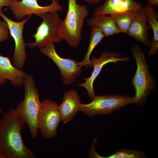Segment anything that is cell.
I'll return each instance as SVG.
<instances>
[{
	"label": "cell",
	"mask_w": 158,
	"mask_h": 158,
	"mask_svg": "<svg viewBox=\"0 0 158 158\" xmlns=\"http://www.w3.org/2000/svg\"><path fill=\"white\" fill-rule=\"evenodd\" d=\"M25 123L16 109L10 108L0 119V155L2 158H36L24 144L21 131Z\"/></svg>",
	"instance_id": "cell-1"
},
{
	"label": "cell",
	"mask_w": 158,
	"mask_h": 158,
	"mask_svg": "<svg viewBox=\"0 0 158 158\" xmlns=\"http://www.w3.org/2000/svg\"><path fill=\"white\" fill-rule=\"evenodd\" d=\"M76 1L68 0L66 16L59 26L61 37L73 48H76L81 41L84 22L89 13L87 7L77 4Z\"/></svg>",
	"instance_id": "cell-2"
},
{
	"label": "cell",
	"mask_w": 158,
	"mask_h": 158,
	"mask_svg": "<svg viewBox=\"0 0 158 158\" xmlns=\"http://www.w3.org/2000/svg\"><path fill=\"white\" fill-rule=\"evenodd\" d=\"M23 86L24 98L18 104L16 109L27 124L31 137L35 138L37 136V117L41 104L39 93L31 75H26Z\"/></svg>",
	"instance_id": "cell-3"
},
{
	"label": "cell",
	"mask_w": 158,
	"mask_h": 158,
	"mask_svg": "<svg viewBox=\"0 0 158 158\" xmlns=\"http://www.w3.org/2000/svg\"><path fill=\"white\" fill-rule=\"evenodd\" d=\"M131 51L137 66L132 80V83L135 90V103L142 106L148 96L155 89L156 83L149 71V65L139 45L134 46Z\"/></svg>",
	"instance_id": "cell-4"
},
{
	"label": "cell",
	"mask_w": 158,
	"mask_h": 158,
	"mask_svg": "<svg viewBox=\"0 0 158 158\" xmlns=\"http://www.w3.org/2000/svg\"><path fill=\"white\" fill-rule=\"evenodd\" d=\"M88 104H81L79 111L89 117L100 114L108 115L123 107L135 103L134 96L120 95H96Z\"/></svg>",
	"instance_id": "cell-5"
},
{
	"label": "cell",
	"mask_w": 158,
	"mask_h": 158,
	"mask_svg": "<svg viewBox=\"0 0 158 158\" xmlns=\"http://www.w3.org/2000/svg\"><path fill=\"white\" fill-rule=\"evenodd\" d=\"M38 16L42 18L43 21L32 36L35 42L26 43V46L31 48L38 47L40 48L63 40L59 32V26L61 20L57 12H47Z\"/></svg>",
	"instance_id": "cell-6"
},
{
	"label": "cell",
	"mask_w": 158,
	"mask_h": 158,
	"mask_svg": "<svg viewBox=\"0 0 158 158\" xmlns=\"http://www.w3.org/2000/svg\"><path fill=\"white\" fill-rule=\"evenodd\" d=\"M60 121L57 104L49 99L41 102L38 115L37 126L44 138L51 139L56 135Z\"/></svg>",
	"instance_id": "cell-7"
},
{
	"label": "cell",
	"mask_w": 158,
	"mask_h": 158,
	"mask_svg": "<svg viewBox=\"0 0 158 158\" xmlns=\"http://www.w3.org/2000/svg\"><path fill=\"white\" fill-rule=\"evenodd\" d=\"M40 49L42 54L51 59L59 67L64 85L74 83L81 74L82 67L79 65V62L60 56L56 52L54 44L40 48Z\"/></svg>",
	"instance_id": "cell-8"
},
{
	"label": "cell",
	"mask_w": 158,
	"mask_h": 158,
	"mask_svg": "<svg viewBox=\"0 0 158 158\" xmlns=\"http://www.w3.org/2000/svg\"><path fill=\"white\" fill-rule=\"evenodd\" d=\"M31 15L20 22L14 21L10 19L0 10V16L7 23L9 34L13 39L15 47L13 58V65L17 68L22 69L27 58L25 43L23 37V29L26 23Z\"/></svg>",
	"instance_id": "cell-9"
},
{
	"label": "cell",
	"mask_w": 158,
	"mask_h": 158,
	"mask_svg": "<svg viewBox=\"0 0 158 158\" xmlns=\"http://www.w3.org/2000/svg\"><path fill=\"white\" fill-rule=\"evenodd\" d=\"M9 7L15 18L18 20L30 15L39 16L47 12L61 11L63 9L59 0H52L50 4L46 6L39 5L38 0H11Z\"/></svg>",
	"instance_id": "cell-10"
},
{
	"label": "cell",
	"mask_w": 158,
	"mask_h": 158,
	"mask_svg": "<svg viewBox=\"0 0 158 158\" xmlns=\"http://www.w3.org/2000/svg\"><path fill=\"white\" fill-rule=\"evenodd\" d=\"M130 59V57H122L120 54L114 51H103L98 58L92 56L90 59V61L91 67L93 66L94 69L90 76L87 78H84L85 81L84 83L76 85L85 88L90 98L92 99L96 95L93 87L94 82L100 73L103 67L109 63L127 62Z\"/></svg>",
	"instance_id": "cell-11"
},
{
	"label": "cell",
	"mask_w": 158,
	"mask_h": 158,
	"mask_svg": "<svg viewBox=\"0 0 158 158\" xmlns=\"http://www.w3.org/2000/svg\"><path fill=\"white\" fill-rule=\"evenodd\" d=\"M141 4L134 0H106L102 5L96 7L93 16L111 15L132 10H141Z\"/></svg>",
	"instance_id": "cell-12"
},
{
	"label": "cell",
	"mask_w": 158,
	"mask_h": 158,
	"mask_svg": "<svg viewBox=\"0 0 158 158\" xmlns=\"http://www.w3.org/2000/svg\"><path fill=\"white\" fill-rule=\"evenodd\" d=\"M81 104L80 96L76 90L66 91L62 103L58 105L61 121L66 124L71 120L79 111Z\"/></svg>",
	"instance_id": "cell-13"
},
{
	"label": "cell",
	"mask_w": 158,
	"mask_h": 158,
	"mask_svg": "<svg viewBox=\"0 0 158 158\" xmlns=\"http://www.w3.org/2000/svg\"><path fill=\"white\" fill-rule=\"evenodd\" d=\"M27 75L25 71L12 64L8 57L0 54V86L7 80L14 86H22Z\"/></svg>",
	"instance_id": "cell-14"
},
{
	"label": "cell",
	"mask_w": 158,
	"mask_h": 158,
	"mask_svg": "<svg viewBox=\"0 0 158 158\" xmlns=\"http://www.w3.org/2000/svg\"><path fill=\"white\" fill-rule=\"evenodd\" d=\"M147 22V16L143 7L130 25L127 34L135 40L150 48L151 41L149 38Z\"/></svg>",
	"instance_id": "cell-15"
},
{
	"label": "cell",
	"mask_w": 158,
	"mask_h": 158,
	"mask_svg": "<svg viewBox=\"0 0 158 158\" xmlns=\"http://www.w3.org/2000/svg\"><path fill=\"white\" fill-rule=\"evenodd\" d=\"M87 25L90 27L99 28L104 33L105 37L121 32L116 23L110 17L103 15L91 17L87 21Z\"/></svg>",
	"instance_id": "cell-16"
},
{
	"label": "cell",
	"mask_w": 158,
	"mask_h": 158,
	"mask_svg": "<svg viewBox=\"0 0 158 158\" xmlns=\"http://www.w3.org/2000/svg\"><path fill=\"white\" fill-rule=\"evenodd\" d=\"M144 8L148 23V29L153 31V37L148 53V56H151L157 54L158 49V17L152 7L149 4H147Z\"/></svg>",
	"instance_id": "cell-17"
},
{
	"label": "cell",
	"mask_w": 158,
	"mask_h": 158,
	"mask_svg": "<svg viewBox=\"0 0 158 158\" xmlns=\"http://www.w3.org/2000/svg\"><path fill=\"white\" fill-rule=\"evenodd\" d=\"M140 11L130 10L110 15L121 32L127 33L128 29Z\"/></svg>",
	"instance_id": "cell-18"
},
{
	"label": "cell",
	"mask_w": 158,
	"mask_h": 158,
	"mask_svg": "<svg viewBox=\"0 0 158 158\" xmlns=\"http://www.w3.org/2000/svg\"><path fill=\"white\" fill-rule=\"evenodd\" d=\"M105 37L102 31L96 27H91L90 37L88 49L83 60L79 62L80 66L85 68L91 67L90 64V56L95 47L103 40Z\"/></svg>",
	"instance_id": "cell-19"
},
{
	"label": "cell",
	"mask_w": 158,
	"mask_h": 158,
	"mask_svg": "<svg viewBox=\"0 0 158 158\" xmlns=\"http://www.w3.org/2000/svg\"><path fill=\"white\" fill-rule=\"evenodd\" d=\"M146 157V154L141 150L123 149L111 155L102 158H143Z\"/></svg>",
	"instance_id": "cell-20"
},
{
	"label": "cell",
	"mask_w": 158,
	"mask_h": 158,
	"mask_svg": "<svg viewBox=\"0 0 158 158\" xmlns=\"http://www.w3.org/2000/svg\"><path fill=\"white\" fill-rule=\"evenodd\" d=\"M9 32L8 25L4 20H0V42L7 40Z\"/></svg>",
	"instance_id": "cell-21"
},
{
	"label": "cell",
	"mask_w": 158,
	"mask_h": 158,
	"mask_svg": "<svg viewBox=\"0 0 158 158\" xmlns=\"http://www.w3.org/2000/svg\"><path fill=\"white\" fill-rule=\"evenodd\" d=\"M11 0H0V10L4 6L9 7Z\"/></svg>",
	"instance_id": "cell-22"
},
{
	"label": "cell",
	"mask_w": 158,
	"mask_h": 158,
	"mask_svg": "<svg viewBox=\"0 0 158 158\" xmlns=\"http://www.w3.org/2000/svg\"><path fill=\"white\" fill-rule=\"evenodd\" d=\"M147 4L152 6L158 7V0H147Z\"/></svg>",
	"instance_id": "cell-23"
},
{
	"label": "cell",
	"mask_w": 158,
	"mask_h": 158,
	"mask_svg": "<svg viewBox=\"0 0 158 158\" xmlns=\"http://www.w3.org/2000/svg\"><path fill=\"white\" fill-rule=\"evenodd\" d=\"M85 2L90 4H99L103 1L104 0H82Z\"/></svg>",
	"instance_id": "cell-24"
},
{
	"label": "cell",
	"mask_w": 158,
	"mask_h": 158,
	"mask_svg": "<svg viewBox=\"0 0 158 158\" xmlns=\"http://www.w3.org/2000/svg\"><path fill=\"white\" fill-rule=\"evenodd\" d=\"M3 111V110L0 109V114Z\"/></svg>",
	"instance_id": "cell-25"
},
{
	"label": "cell",
	"mask_w": 158,
	"mask_h": 158,
	"mask_svg": "<svg viewBox=\"0 0 158 158\" xmlns=\"http://www.w3.org/2000/svg\"><path fill=\"white\" fill-rule=\"evenodd\" d=\"M0 158H2V157L0 155Z\"/></svg>",
	"instance_id": "cell-26"
}]
</instances>
